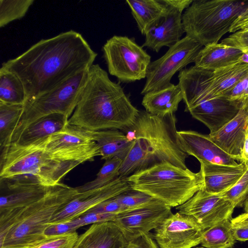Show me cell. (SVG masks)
Masks as SVG:
<instances>
[{
    "label": "cell",
    "instance_id": "obj_1",
    "mask_svg": "<svg viewBox=\"0 0 248 248\" xmlns=\"http://www.w3.org/2000/svg\"><path fill=\"white\" fill-rule=\"evenodd\" d=\"M97 56L80 33L70 30L41 39L1 67L20 79L28 100L89 68Z\"/></svg>",
    "mask_w": 248,
    "mask_h": 248
},
{
    "label": "cell",
    "instance_id": "obj_2",
    "mask_svg": "<svg viewBox=\"0 0 248 248\" xmlns=\"http://www.w3.org/2000/svg\"><path fill=\"white\" fill-rule=\"evenodd\" d=\"M139 112L119 83L111 81L105 70L93 64L68 124L87 130H123L134 124Z\"/></svg>",
    "mask_w": 248,
    "mask_h": 248
},
{
    "label": "cell",
    "instance_id": "obj_3",
    "mask_svg": "<svg viewBox=\"0 0 248 248\" xmlns=\"http://www.w3.org/2000/svg\"><path fill=\"white\" fill-rule=\"evenodd\" d=\"M176 123L174 114L160 117L140 111L134 124L122 130L133 145L122 162L119 177L126 178L163 161L187 168L188 155L179 145Z\"/></svg>",
    "mask_w": 248,
    "mask_h": 248
},
{
    "label": "cell",
    "instance_id": "obj_4",
    "mask_svg": "<svg viewBox=\"0 0 248 248\" xmlns=\"http://www.w3.org/2000/svg\"><path fill=\"white\" fill-rule=\"evenodd\" d=\"M79 193L61 183L30 205L0 212V248H29L45 240L54 215Z\"/></svg>",
    "mask_w": 248,
    "mask_h": 248
},
{
    "label": "cell",
    "instance_id": "obj_5",
    "mask_svg": "<svg viewBox=\"0 0 248 248\" xmlns=\"http://www.w3.org/2000/svg\"><path fill=\"white\" fill-rule=\"evenodd\" d=\"M79 164L54 159L37 143H11L0 149V177L53 186Z\"/></svg>",
    "mask_w": 248,
    "mask_h": 248
},
{
    "label": "cell",
    "instance_id": "obj_6",
    "mask_svg": "<svg viewBox=\"0 0 248 248\" xmlns=\"http://www.w3.org/2000/svg\"><path fill=\"white\" fill-rule=\"evenodd\" d=\"M126 180L131 189L146 193L170 207L183 204L203 186L200 170L193 172L168 161L138 171Z\"/></svg>",
    "mask_w": 248,
    "mask_h": 248
},
{
    "label": "cell",
    "instance_id": "obj_7",
    "mask_svg": "<svg viewBox=\"0 0 248 248\" xmlns=\"http://www.w3.org/2000/svg\"><path fill=\"white\" fill-rule=\"evenodd\" d=\"M248 5V0H194L182 15L185 33L203 46L217 43Z\"/></svg>",
    "mask_w": 248,
    "mask_h": 248
},
{
    "label": "cell",
    "instance_id": "obj_8",
    "mask_svg": "<svg viewBox=\"0 0 248 248\" xmlns=\"http://www.w3.org/2000/svg\"><path fill=\"white\" fill-rule=\"evenodd\" d=\"M89 69L77 73L53 89L27 100L11 143L25 127L41 117L58 113L69 119L81 97Z\"/></svg>",
    "mask_w": 248,
    "mask_h": 248
},
{
    "label": "cell",
    "instance_id": "obj_9",
    "mask_svg": "<svg viewBox=\"0 0 248 248\" xmlns=\"http://www.w3.org/2000/svg\"><path fill=\"white\" fill-rule=\"evenodd\" d=\"M102 50L108 73L119 81L130 83L146 78L151 56L134 38L114 35Z\"/></svg>",
    "mask_w": 248,
    "mask_h": 248
},
{
    "label": "cell",
    "instance_id": "obj_10",
    "mask_svg": "<svg viewBox=\"0 0 248 248\" xmlns=\"http://www.w3.org/2000/svg\"><path fill=\"white\" fill-rule=\"evenodd\" d=\"M203 46L186 35L169 47L166 53L149 64L146 80L141 94L169 86L173 75L188 64L194 62Z\"/></svg>",
    "mask_w": 248,
    "mask_h": 248
},
{
    "label": "cell",
    "instance_id": "obj_11",
    "mask_svg": "<svg viewBox=\"0 0 248 248\" xmlns=\"http://www.w3.org/2000/svg\"><path fill=\"white\" fill-rule=\"evenodd\" d=\"M35 143L53 158L62 161L81 164L100 156L97 144L86 131L68 124L60 131Z\"/></svg>",
    "mask_w": 248,
    "mask_h": 248
},
{
    "label": "cell",
    "instance_id": "obj_12",
    "mask_svg": "<svg viewBox=\"0 0 248 248\" xmlns=\"http://www.w3.org/2000/svg\"><path fill=\"white\" fill-rule=\"evenodd\" d=\"M234 208L221 194H211L202 188L176 209L193 217L204 230L224 220H231Z\"/></svg>",
    "mask_w": 248,
    "mask_h": 248
},
{
    "label": "cell",
    "instance_id": "obj_13",
    "mask_svg": "<svg viewBox=\"0 0 248 248\" xmlns=\"http://www.w3.org/2000/svg\"><path fill=\"white\" fill-rule=\"evenodd\" d=\"M203 231L193 217L177 212L155 229L153 235L160 248H191L201 244Z\"/></svg>",
    "mask_w": 248,
    "mask_h": 248
},
{
    "label": "cell",
    "instance_id": "obj_14",
    "mask_svg": "<svg viewBox=\"0 0 248 248\" xmlns=\"http://www.w3.org/2000/svg\"><path fill=\"white\" fill-rule=\"evenodd\" d=\"M171 208L155 200L144 206L118 214L114 222L129 242L157 228L172 214Z\"/></svg>",
    "mask_w": 248,
    "mask_h": 248
},
{
    "label": "cell",
    "instance_id": "obj_15",
    "mask_svg": "<svg viewBox=\"0 0 248 248\" xmlns=\"http://www.w3.org/2000/svg\"><path fill=\"white\" fill-rule=\"evenodd\" d=\"M130 189L126 178L118 177L100 188L79 193L54 215L49 224L78 217L102 202Z\"/></svg>",
    "mask_w": 248,
    "mask_h": 248
},
{
    "label": "cell",
    "instance_id": "obj_16",
    "mask_svg": "<svg viewBox=\"0 0 248 248\" xmlns=\"http://www.w3.org/2000/svg\"><path fill=\"white\" fill-rule=\"evenodd\" d=\"M182 13L174 8L167 6L165 12L146 31L142 46L158 52L162 47H170L179 42L185 33Z\"/></svg>",
    "mask_w": 248,
    "mask_h": 248
},
{
    "label": "cell",
    "instance_id": "obj_17",
    "mask_svg": "<svg viewBox=\"0 0 248 248\" xmlns=\"http://www.w3.org/2000/svg\"><path fill=\"white\" fill-rule=\"evenodd\" d=\"M179 145L188 155L196 158L199 161L228 165L238 163L216 145L208 135L192 130L177 131Z\"/></svg>",
    "mask_w": 248,
    "mask_h": 248
},
{
    "label": "cell",
    "instance_id": "obj_18",
    "mask_svg": "<svg viewBox=\"0 0 248 248\" xmlns=\"http://www.w3.org/2000/svg\"><path fill=\"white\" fill-rule=\"evenodd\" d=\"M241 108L240 103L220 97L202 101L186 112L204 124L212 134L234 118Z\"/></svg>",
    "mask_w": 248,
    "mask_h": 248
},
{
    "label": "cell",
    "instance_id": "obj_19",
    "mask_svg": "<svg viewBox=\"0 0 248 248\" xmlns=\"http://www.w3.org/2000/svg\"><path fill=\"white\" fill-rule=\"evenodd\" d=\"M51 187L0 179V212L30 205L42 198Z\"/></svg>",
    "mask_w": 248,
    "mask_h": 248
},
{
    "label": "cell",
    "instance_id": "obj_20",
    "mask_svg": "<svg viewBox=\"0 0 248 248\" xmlns=\"http://www.w3.org/2000/svg\"><path fill=\"white\" fill-rule=\"evenodd\" d=\"M248 122V107L241 108L234 118L217 132L208 135L222 151L241 162Z\"/></svg>",
    "mask_w": 248,
    "mask_h": 248
},
{
    "label": "cell",
    "instance_id": "obj_21",
    "mask_svg": "<svg viewBox=\"0 0 248 248\" xmlns=\"http://www.w3.org/2000/svg\"><path fill=\"white\" fill-rule=\"evenodd\" d=\"M203 179L202 189L215 194H222L233 186L246 171L248 166L240 162L228 165L200 162Z\"/></svg>",
    "mask_w": 248,
    "mask_h": 248
},
{
    "label": "cell",
    "instance_id": "obj_22",
    "mask_svg": "<svg viewBox=\"0 0 248 248\" xmlns=\"http://www.w3.org/2000/svg\"><path fill=\"white\" fill-rule=\"evenodd\" d=\"M128 242L114 221L93 224L78 236L73 248H125Z\"/></svg>",
    "mask_w": 248,
    "mask_h": 248
},
{
    "label": "cell",
    "instance_id": "obj_23",
    "mask_svg": "<svg viewBox=\"0 0 248 248\" xmlns=\"http://www.w3.org/2000/svg\"><path fill=\"white\" fill-rule=\"evenodd\" d=\"M85 130L97 144L102 159L117 157L124 161L133 145V141L118 129Z\"/></svg>",
    "mask_w": 248,
    "mask_h": 248
},
{
    "label": "cell",
    "instance_id": "obj_24",
    "mask_svg": "<svg viewBox=\"0 0 248 248\" xmlns=\"http://www.w3.org/2000/svg\"><path fill=\"white\" fill-rule=\"evenodd\" d=\"M248 74V63L240 61L211 71L206 100L224 96Z\"/></svg>",
    "mask_w": 248,
    "mask_h": 248
},
{
    "label": "cell",
    "instance_id": "obj_25",
    "mask_svg": "<svg viewBox=\"0 0 248 248\" xmlns=\"http://www.w3.org/2000/svg\"><path fill=\"white\" fill-rule=\"evenodd\" d=\"M183 100L182 93L178 84L171 83L167 87L145 94L141 104L148 113L164 117L174 114Z\"/></svg>",
    "mask_w": 248,
    "mask_h": 248
},
{
    "label": "cell",
    "instance_id": "obj_26",
    "mask_svg": "<svg viewBox=\"0 0 248 248\" xmlns=\"http://www.w3.org/2000/svg\"><path fill=\"white\" fill-rule=\"evenodd\" d=\"M68 121L61 114L44 116L25 127L12 143L21 146L33 144L62 129L68 124Z\"/></svg>",
    "mask_w": 248,
    "mask_h": 248
},
{
    "label": "cell",
    "instance_id": "obj_27",
    "mask_svg": "<svg viewBox=\"0 0 248 248\" xmlns=\"http://www.w3.org/2000/svg\"><path fill=\"white\" fill-rule=\"evenodd\" d=\"M243 53L237 48L221 43L209 44L200 50L194 62L195 66L215 71L239 61Z\"/></svg>",
    "mask_w": 248,
    "mask_h": 248
},
{
    "label": "cell",
    "instance_id": "obj_28",
    "mask_svg": "<svg viewBox=\"0 0 248 248\" xmlns=\"http://www.w3.org/2000/svg\"><path fill=\"white\" fill-rule=\"evenodd\" d=\"M126 2L142 35L167 10L161 0H127Z\"/></svg>",
    "mask_w": 248,
    "mask_h": 248
},
{
    "label": "cell",
    "instance_id": "obj_29",
    "mask_svg": "<svg viewBox=\"0 0 248 248\" xmlns=\"http://www.w3.org/2000/svg\"><path fill=\"white\" fill-rule=\"evenodd\" d=\"M27 96L24 85L14 73L0 68V102L24 105Z\"/></svg>",
    "mask_w": 248,
    "mask_h": 248
},
{
    "label": "cell",
    "instance_id": "obj_30",
    "mask_svg": "<svg viewBox=\"0 0 248 248\" xmlns=\"http://www.w3.org/2000/svg\"><path fill=\"white\" fill-rule=\"evenodd\" d=\"M236 240L231 220H224L203 232L201 245L205 248H232Z\"/></svg>",
    "mask_w": 248,
    "mask_h": 248
},
{
    "label": "cell",
    "instance_id": "obj_31",
    "mask_svg": "<svg viewBox=\"0 0 248 248\" xmlns=\"http://www.w3.org/2000/svg\"><path fill=\"white\" fill-rule=\"evenodd\" d=\"M24 105L0 102V149L11 143L23 113Z\"/></svg>",
    "mask_w": 248,
    "mask_h": 248
},
{
    "label": "cell",
    "instance_id": "obj_32",
    "mask_svg": "<svg viewBox=\"0 0 248 248\" xmlns=\"http://www.w3.org/2000/svg\"><path fill=\"white\" fill-rule=\"evenodd\" d=\"M123 160L117 157L105 160L96 174V178L82 186L76 187L79 193L100 188L113 181L120 176V169Z\"/></svg>",
    "mask_w": 248,
    "mask_h": 248
},
{
    "label": "cell",
    "instance_id": "obj_33",
    "mask_svg": "<svg viewBox=\"0 0 248 248\" xmlns=\"http://www.w3.org/2000/svg\"><path fill=\"white\" fill-rule=\"evenodd\" d=\"M34 0H0V27L25 16Z\"/></svg>",
    "mask_w": 248,
    "mask_h": 248
},
{
    "label": "cell",
    "instance_id": "obj_34",
    "mask_svg": "<svg viewBox=\"0 0 248 248\" xmlns=\"http://www.w3.org/2000/svg\"><path fill=\"white\" fill-rule=\"evenodd\" d=\"M114 197L127 211L144 206L156 200L146 193L131 188Z\"/></svg>",
    "mask_w": 248,
    "mask_h": 248
},
{
    "label": "cell",
    "instance_id": "obj_35",
    "mask_svg": "<svg viewBox=\"0 0 248 248\" xmlns=\"http://www.w3.org/2000/svg\"><path fill=\"white\" fill-rule=\"evenodd\" d=\"M221 194L235 207L244 206L248 200V166L235 184Z\"/></svg>",
    "mask_w": 248,
    "mask_h": 248
},
{
    "label": "cell",
    "instance_id": "obj_36",
    "mask_svg": "<svg viewBox=\"0 0 248 248\" xmlns=\"http://www.w3.org/2000/svg\"><path fill=\"white\" fill-rule=\"evenodd\" d=\"M78 236L75 232L47 236L43 241L29 248H73Z\"/></svg>",
    "mask_w": 248,
    "mask_h": 248
},
{
    "label": "cell",
    "instance_id": "obj_37",
    "mask_svg": "<svg viewBox=\"0 0 248 248\" xmlns=\"http://www.w3.org/2000/svg\"><path fill=\"white\" fill-rule=\"evenodd\" d=\"M82 226L83 223L80 217H78L70 220L49 224L45 231V235L47 237L72 233Z\"/></svg>",
    "mask_w": 248,
    "mask_h": 248
},
{
    "label": "cell",
    "instance_id": "obj_38",
    "mask_svg": "<svg viewBox=\"0 0 248 248\" xmlns=\"http://www.w3.org/2000/svg\"><path fill=\"white\" fill-rule=\"evenodd\" d=\"M223 97L240 103L241 108L248 107V74Z\"/></svg>",
    "mask_w": 248,
    "mask_h": 248
},
{
    "label": "cell",
    "instance_id": "obj_39",
    "mask_svg": "<svg viewBox=\"0 0 248 248\" xmlns=\"http://www.w3.org/2000/svg\"><path fill=\"white\" fill-rule=\"evenodd\" d=\"M221 43L237 48L243 52L248 51V29L233 33L223 39Z\"/></svg>",
    "mask_w": 248,
    "mask_h": 248
},
{
    "label": "cell",
    "instance_id": "obj_40",
    "mask_svg": "<svg viewBox=\"0 0 248 248\" xmlns=\"http://www.w3.org/2000/svg\"><path fill=\"white\" fill-rule=\"evenodd\" d=\"M125 211H127L114 197L102 202L86 213H103L118 215Z\"/></svg>",
    "mask_w": 248,
    "mask_h": 248
},
{
    "label": "cell",
    "instance_id": "obj_41",
    "mask_svg": "<svg viewBox=\"0 0 248 248\" xmlns=\"http://www.w3.org/2000/svg\"><path fill=\"white\" fill-rule=\"evenodd\" d=\"M117 215L103 213H86L79 217L83 226L96 223L114 221Z\"/></svg>",
    "mask_w": 248,
    "mask_h": 248
},
{
    "label": "cell",
    "instance_id": "obj_42",
    "mask_svg": "<svg viewBox=\"0 0 248 248\" xmlns=\"http://www.w3.org/2000/svg\"><path fill=\"white\" fill-rule=\"evenodd\" d=\"M151 233H144L128 242L125 248H158Z\"/></svg>",
    "mask_w": 248,
    "mask_h": 248
},
{
    "label": "cell",
    "instance_id": "obj_43",
    "mask_svg": "<svg viewBox=\"0 0 248 248\" xmlns=\"http://www.w3.org/2000/svg\"><path fill=\"white\" fill-rule=\"evenodd\" d=\"M248 29V5L243 9L232 25L229 32Z\"/></svg>",
    "mask_w": 248,
    "mask_h": 248
},
{
    "label": "cell",
    "instance_id": "obj_44",
    "mask_svg": "<svg viewBox=\"0 0 248 248\" xmlns=\"http://www.w3.org/2000/svg\"><path fill=\"white\" fill-rule=\"evenodd\" d=\"M167 6L174 8L183 12L188 8L193 2V0H161Z\"/></svg>",
    "mask_w": 248,
    "mask_h": 248
},
{
    "label": "cell",
    "instance_id": "obj_45",
    "mask_svg": "<svg viewBox=\"0 0 248 248\" xmlns=\"http://www.w3.org/2000/svg\"><path fill=\"white\" fill-rule=\"evenodd\" d=\"M232 231L236 240L240 241H248V225L232 226Z\"/></svg>",
    "mask_w": 248,
    "mask_h": 248
},
{
    "label": "cell",
    "instance_id": "obj_46",
    "mask_svg": "<svg viewBox=\"0 0 248 248\" xmlns=\"http://www.w3.org/2000/svg\"><path fill=\"white\" fill-rule=\"evenodd\" d=\"M231 222L232 226H239L248 225V213L245 212L234 218H232Z\"/></svg>",
    "mask_w": 248,
    "mask_h": 248
},
{
    "label": "cell",
    "instance_id": "obj_47",
    "mask_svg": "<svg viewBox=\"0 0 248 248\" xmlns=\"http://www.w3.org/2000/svg\"><path fill=\"white\" fill-rule=\"evenodd\" d=\"M241 157V162L244 163L246 165L248 166V122Z\"/></svg>",
    "mask_w": 248,
    "mask_h": 248
},
{
    "label": "cell",
    "instance_id": "obj_48",
    "mask_svg": "<svg viewBox=\"0 0 248 248\" xmlns=\"http://www.w3.org/2000/svg\"><path fill=\"white\" fill-rule=\"evenodd\" d=\"M239 61L248 63V51L243 53L239 59Z\"/></svg>",
    "mask_w": 248,
    "mask_h": 248
},
{
    "label": "cell",
    "instance_id": "obj_49",
    "mask_svg": "<svg viewBox=\"0 0 248 248\" xmlns=\"http://www.w3.org/2000/svg\"><path fill=\"white\" fill-rule=\"evenodd\" d=\"M244 209L246 213H248V200L244 205Z\"/></svg>",
    "mask_w": 248,
    "mask_h": 248
},
{
    "label": "cell",
    "instance_id": "obj_50",
    "mask_svg": "<svg viewBox=\"0 0 248 248\" xmlns=\"http://www.w3.org/2000/svg\"></svg>",
    "mask_w": 248,
    "mask_h": 248
}]
</instances>
